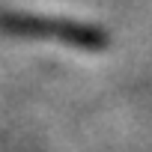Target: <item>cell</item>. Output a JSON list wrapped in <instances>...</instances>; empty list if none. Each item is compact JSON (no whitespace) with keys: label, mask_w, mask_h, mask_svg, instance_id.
<instances>
[{"label":"cell","mask_w":152,"mask_h":152,"mask_svg":"<svg viewBox=\"0 0 152 152\" xmlns=\"http://www.w3.org/2000/svg\"><path fill=\"white\" fill-rule=\"evenodd\" d=\"M0 30L12 36H27V39H51L63 42L72 48L84 51H102L107 48V33L93 24H78V21H63V18H48V15H33V12H0Z\"/></svg>","instance_id":"obj_1"}]
</instances>
